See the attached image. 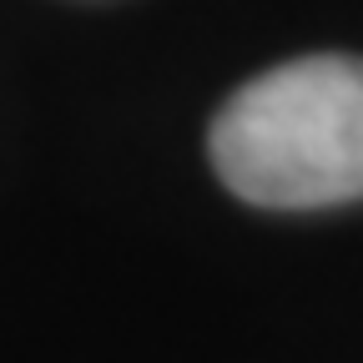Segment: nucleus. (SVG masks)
<instances>
[{"label": "nucleus", "instance_id": "1", "mask_svg": "<svg viewBox=\"0 0 363 363\" xmlns=\"http://www.w3.org/2000/svg\"><path fill=\"white\" fill-rule=\"evenodd\" d=\"M212 167L252 207L363 197V56H303L252 76L212 121Z\"/></svg>", "mask_w": 363, "mask_h": 363}]
</instances>
